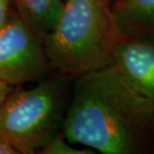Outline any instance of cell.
Here are the masks:
<instances>
[{"label": "cell", "mask_w": 154, "mask_h": 154, "mask_svg": "<svg viewBox=\"0 0 154 154\" xmlns=\"http://www.w3.org/2000/svg\"><path fill=\"white\" fill-rule=\"evenodd\" d=\"M48 69L43 41L12 9L0 30V81L20 86L44 77Z\"/></svg>", "instance_id": "obj_4"}, {"label": "cell", "mask_w": 154, "mask_h": 154, "mask_svg": "<svg viewBox=\"0 0 154 154\" xmlns=\"http://www.w3.org/2000/svg\"><path fill=\"white\" fill-rule=\"evenodd\" d=\"M62 133L103 154L153 152L154 104L109 64L75 78Z\"/></svg>", "instance_id": "obj_1"}, {"label": "cell", "mask_w": 154, "mask_h": 154, "mask_svg": "<svg viewBox=\"0 0 154 154\" xmlns=\"http://www.w3.org/2000/svg\"><path fill=\"white\" fill-rule=\"evenodd\" d=\"M120 39L109 0H65L43 47L50 69L76 78L111 64Z\"/></svg>", "instance_id": "obj_2"}, {"label": "cell", "mask_w": 154, "mask_h": 154, "mask_svg": "<svg viewBox=\"0 0 154 154\" xmlns=\"http://www.w3.org/2000/svg\"><path fill=\"white\" fill-rule=\"evenodd\" d=\"M0 154H18L14 147L0 135Z\"/></svg>", "instance_id": "obj_10"}, {"label": "cell", "mask_w": 154, "mask_h": 154, "mask_svg": "<svg viewBox=\"0 0 154 154\" xmlns=\"http://www.w3.org/2000/svg\"><path fill=\"white\" fill-rule=\"evenodd\" d=\"M12 2L19 16L43 41L57 23L65 0H12Z\"/></svg>", "instance_id": "obj_7"}, {"label": "cell", "mask_w": 154, "mask_h": 154, "mask_svg": "<svg viewBox=\"0 0 154 154\" xmlns=\"http://www.w3.org/2000/svg\"><path fill=\"white\" fill-rule=\"evenodd\" d=\"M13 88L14 87H12V86L6 84V83L2 82V81H0V104H1L2 101L5 99V97L10 93Z\"/></svg>", "instance_id": "obj_11"}, {"label": "cell", "mask_w": 154, "mask_h": 154, "mask_svg": "<svg viewBox=\"0 0 154 154\" xmlns=\"http://www.w3.org/2000/svg\"><path fill=\"white\" fill-rule=\"evenodd\" d=\"M67 78L58 74L31 88H13L0 104V135L18 154H34L62 131Z\"/></svg>", "instance_id": "obj_3"}, {"label": "cell", "mask_w": 154, "mask_h": 154, "mask_svg": "<svg viewBox=\"0 0 154 154\" xmlns=\"http://www.w3.org/2000/svg\"><path fill=\"white\" fill-rule=\"evenodd\" d=\"M40 154H94L96 151L92 149H78L72 146L68 140L64 137L62 131L50 139L41 149Z\"/></svg>", "instance_id": "obj_8"}, {"label": "cell", "mask_w": 154, "mask_h": 154, "mask_svg": "<svg viewBox=\"0 0 154 154\" xmlns=\"http://www.w3.org/2000/svg\"><path fill=\"white\" fill-rule=\"evenodd\" d=\"M12 0H0V30L7 23L12 12Z\"/></svg>", "instance_id": "obj_9"}, {"label": "cell", "mask_w": 154, "mask_h": 154, "mask_svg": "<svg viewBox=\"0 0 154 154\" xmlns=\"http://www.w3.org/2000/svg\"><path fill=\"white\" fill-rule=\"evenodd\" d=\"M111 64L135 90L154 104V41L121 38L113 51Z\"/></svg>", "instance_id": "obj_5"}, {"label": "cell", "mask_w": 154, "mask_h": 154, "mask_svg": "<svg viewBox=\"0 0 154 154\" xmlns=\"http://www.w3.org/2000/svg\"><path fill=\"white\" fill-rule=\"evenodd\" d=\"M153 153H154V148H153Z\"/></svg>", "instance_id": "obj_12"}, {"label": "cell", "mask_w": 154, "mask_h": 154, "mask_svg": "<svg viewBox=\"0 0 154 154\" xmlns=\"http://www.w3.org/2000/svg\"><path fill=\"white\" fill-rule=\"evenodd\" d=\"M111 12L121 38L154 41V0H116Z\"/></svg>", "instance_id": "obj_6"}]
</instances>
